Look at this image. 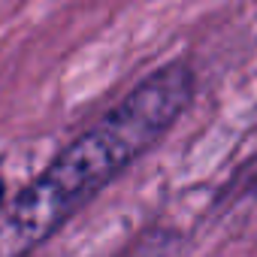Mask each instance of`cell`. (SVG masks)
Wrapping results in <instances>:
<instances>
[{"instance_id":"1","label":"cell","mask_w":257,"mask_h":257,"mask_svg":"<svg viewBox=\"0 0 257 257\" xmlns=\"http://www.w3.org/2000/svg\"><path fill=\"white\" fill-rule=\"evenodd\" d=\"M194 97V73L176 61L146 76L73 140L0 218V257H25L118 173L143 158Z\"/></svg>"},{"instance_id":"2","label":"cell","mask_w":257,"mask_h":257,"mask_svg":"<svg viewBox=\"0 0 257 257\" xmlns=\"http://www.w3.org/2000/svg\"><path fill=\"white\" fill-rule=\"evenodd\" d=\"M4 194H7V188H4V179H0V206H4Z\"/></svg>"}]
</instances>
